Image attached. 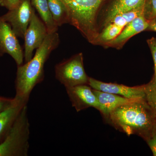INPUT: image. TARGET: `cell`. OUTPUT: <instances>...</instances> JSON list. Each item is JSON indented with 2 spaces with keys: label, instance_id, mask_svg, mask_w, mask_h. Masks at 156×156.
<instances>
[{
  "label": "cell",
  "instance_id": "6da1fadb",
  "mask_svg": "<svg viewBox=\"0 0 156 156\" xmlns=\"http://www.w3.org/2000/svg\"><path fill=\"white\" fill-rule=\"evenodd\" d=\"M105 119L128 136L136 134L146 141L156 130V115L145 98L119 107Z\"/></svg>",
  "mask_w": 156,
  "mask_h": 156
},
{
  "label": "cell",
  "instance_id": "7a4b0ae2",
  "mask_svg": "<svg viewBox=\"0 0 156 156\" xmlns=\"http://www.w3.org/2000/svg\"><path fill=\"white\" fill-rule=\"evenodd\" d=\"M60 43L57 32L49 34L42 45L36 50L30 61L17 66L15 88L16 98L28 103L34 88L44 79V66L52 51Z\"/></svg>",
  "mask_w": 156,
  "mask_h": 156
},
{
  "label": "cell",
  "instance_id": "3957f363",
  "mask_svg": "<svg viewBox=\"0 0 156 156\" xmlns=\"http://www.w3.org/2000/svg\"><path fill=\"white\" fill-rule=\"evenodd\" d=\"M68 9L69 23L80 31L88 41L93 44L98 33V11L105 0H62Z\"/></svg>",
  "mask_w": 156,
  "mask_h": 156
},
{
  "label": "cell",
  "instance_id": "277c9868",
  "mask_svg": "<svg viewBox=\"0 0 156 156\" xmlns=\"http://www.w3.org/2000/svg\"><path fill=\"white\" fill-rule=\"evenodd\" d=\"M25 105L5 139L0 143V156H28L30 123Z\"/></svg>",
  "mask_w": 156,
  "mask_h": 156
},
{
  "label": "cell",
  "instance_id": "5b68a950",
  "mask_svg": "<svg viewBox=\"0 0 156 156\" xmlns=\"http://www.w3.org/2000/svg\"><path fill=\"white\" fill-rule=\"evenodd\" d=\"M55 73L56 80L65 88L84 84L89 85L90 77L85 72L82 53L75 54L56 64Z\"/></svg>",
  "mask_w": 156,
  "mask_h": 156
},
{
  "label": "cell",
  "instance_id": "8992f818",
  "mask_svg": "<svg viewBox=\"0 0 156 156\" xmlns=\"http://www.w3.org/2000/svg\"><path fill=\"white\" fill-rule=\"evenodd\" d=\"M48 29L34 9L30 22L24 35V60L25 62L33 57L34 50L39 48L48 35Z\"/></svg>",
  "mask_w": 156,
  "mask_h": 156
},
{
  "label": "cell",
  "instance_id": "52a82bcc",
  "mask_svg": "<svg viewBox=\"0 0 156 156\" xmlns=\"http://www.w3.org/2000/svg\"><path fill=\"white\" fill-rule=\"evenodd\" d=\"M34 9L31 0H20L16 7L2 17L11 25L17 37L24 38Z\"/></svg>",
  "mask_w": 156,
  "mask_h": 156
},
{
  "label": "cell",
  "instance_id": "ba28073f",
  "mask_svg": "<svg viewBox=\"0 0 156 156\" xmlns=\"http://www.w3.org/2000/svg\"><path fill=\"white\" fill-rule=\"evenodd\" d=\"M10 55L17 66L23 64L24 54L21 46L11 25L0 16V56Z\"/></svg>",
  "mask_w": 156,
  "mask_h": 156
},
{
  "label": "cell",
  "instance_id": "9c48e42d",
  "mask_svg": "<svg viewBox=\"0 0 156 156\" xmlns=\"http://www.w3.org/2000/svg\"><path fill=\"white\" fill-rule=\"evenodd\" d=\"M72 106L77 112L93 107L98 110L99 104L93 89L88 84L66 88Z\"/></svg>",
  "mask_w": 156,
  "mask_h": 156
},
{
  "label": "cell",
  "instance_id": "30bf717a",
  "mask_svg": "<svg viewBox=\"0 0 156 156\" xmlns=\"http://www.w3.org/2000/svg\"><path fill=\"white\" fill-rule=\"evenodd\" d=\"M89 85L95 90L120 95L129 99L145 98L144 85L129 87L122 84L104 83L90 77Z\"/></svg>",
  "mask_w": 156,
  "mask_h": 156
},
{
  "label": "cell",
  "instance_id": "8fae6325",
  "mask_svg": "<svg viewBox=\"0 0 156 156\" xmlns=\"http://www.w3.org/2000/svg\"><path fill=\"white\" fill-rule=\"evenodd\" d=\"M149 21L143 14L136 17L123 28L119 34L114 40L107 43L104 46L106 48H114L120 49L131 38L135 35L146 30Z\"/></svg>",
  "mask_w": 156,
  "mask_h": 156
},
{
  "label": "cell",
  "instance_id": "7c38bea8",
  "mask_svg": "<svg viewBox=\"0 0 156 156\" xmlns=\"http://www.w3.org/2000/svg\"><path fill=\"white\" fill-rule=\"evenodd\" d=\"M27 103L16 98L10 106L0 112V140L5 138L22 109Z\"/></svg>",
  "mask_w": 156,
  "mask_h": 156
},
{
  "label": "cell",
  "instance_id": "4fadbf2b",
  "mask_svg": "<svg viewBox=\"0 0 156 156\" xmlns=\"http://www.w3.org/2000/svg\"><path fill=\"white\" fill-rule=\"evenodd\" d=\"M93 91L97 98L99 104L98 110L100 112L104 119L119 107L139 99H129L120 95L94 89Z\"/></svg>",
  "mask_w": 156,
  "mask_h": 156
},
{
  "label": "cell",
  "instance_id": "5bb4252c",
  "mask_svg": "<svg viewBox=\"0 0 156 156\" xmlns=\"http://www.w3.org/2000/svg\"><path fill=\"white\" fill-rule=\"evenodd\" d=\"M146 0H113L105 12L104 26H105L118 14L144 9Z\"/></svg>",
  "mask_w": 156,
  "mask_h": 156
},
{
  "label": "cell",
  "instance_id": "9a60e30c",
  "mask_svg": "<svg viewBox=\"0 0 156 156\" xmlns=\"http://www.w3.org/2000/svg\"><path fill=\"white\" fill-rule=\"evenodd\" d=\"M32 5L38 13L40 18L46 25L48 34L57 32L56 25L49 8L48 0H31Z\"/></svg>",
  "mask_w": 156,
  "mask_h": 156
},
{
  "label": "cell",
  "instance_id": "2e32d148",
  "mask_svg": "<svg viewBox=\"0 0 156 156\" xmlns=\"http://www.w3.org/2000/svg\"><path fill=\"white\" fill-rule=\"evenodd\" d=\"M48 5L53 19L56 25L61 26L69 23L68 9L62 0H48Z\"/></svg>",
  "mask_w": 156,
  "mask_h": 156
},
{
  "label": "cell",
  "instance_id": "e0dca14e",
  "mask_svg": "<svg viewBox=\"0 0 156 156\" xmlns=\"http://www.w3.org/2000/svg\"><path fill=\"white\" fill-rule=\"evenodd\" d=\"M100 33L98 34L93 44L105 45L107 43L115 38L123 28L112 23H108Z\"/></svg>",
  "mask_w": 156,
  "mask_h": 156
},
{
  "label": "cell",
  "instance_id": "ac0fdd59",
  "mask_svg": "<svg viewBox=\"0 0 156 156\" xmlns=\"http://www.w3.org/2000/svg\"><path fill=\"white\" fill-rule=\"evenodd\" d=\"M143 11L144 9H136L121 13L115 16L108 23H113L123 28L133 20L143 14Z\"/></svg>",
  "mask_w": 156,
  "mask_h": 156
},
{
  "label": "cell",
  "instance_id": "d6986e66",
  "mask_svg": "<svg viewBox=\"0 0 156 156\" xmlns=\"http://www.w3.org/2000/svg\"><path fill=\"white\" fill-rule=\"evenodd\" d=\"M145 99L156 115V81L153 78L148 83L144 85Z\"/></svg>",
  "mask_w": 156,
  "mask_h": 156
},
{
  "label": "cell",
  "instance_id": "ffe728a7",
  "mask_svg": "<svg viewBox=\"0 0 156 156\" xmlns=\"http://www.w3.org/2000/svg\"><path fill=\"white\" fill-rule=\"evenodd\" d=\"M143 15L150 21L156 17V0H146L144 8Z\"/></svg>",
  "mask_w": 156,
  "mask_h": 156
},
{
  "label": "cell",
  "instance_id": "44dd1931",
  "mask_svg": "<svg viewBox=\"0 0 156 156\" xmlns=\"http://www.w3.org/2000/svg\"><path fill=\"white\" fill-rule=\"evenodd\" d=\"M147 43L149 47L151 52L153 58L154 65V74L153 78L156 81V38L152 37L151 38L147 40Z\"/></svg>",
  "mask_w": 156,
  "mask_h": 156
},
{
  "label": "cell",
  "instance_id": "7402d4cb",
  "mask_svg": "<svg viewBox=\"0 0 156 156\" xmlns=\"http://www.w3.org/2000/svg\"><path fill=\"white\" fill-rule=\"evenodd\" d=\"M19 2L20 0H0V6L6 8L9 11L16 7Z\"/></svg>",
  "mask_w": 156,
  "mask_h": 156
},
{
  "label": "cell",
  "instance_id": "603a6c76",
  "mask_svg": "<svg viewBox=\"0 0 156 156\" xmlns=\"http://www.w3.org/2000/svg\"><path fill=\"white\" fill-rule=\"evenodd\" d=\"M146 141L152 152L153 155L156 156V130Z\"/></svg>",
  "mask_w": 156,
  "mask_h": 156
},
{
  "label": "cell",
  "instance_id": "cb8c5ba5",
  "mask_svg": "<svg viewBox=\"0 0 156 156\" xmlns=\"http://www.w3.org/2000/svg\"><path fill=\"white\" fill-rule=\"evenodd\" d=\"M14 98L13 100L4 99L0 98V112L2 111L7 108L14 102Z\"/></svg>",
  "mask_w": 156,
  "mask_h": 156
},
{
  "label": "cell",
  "instance_id": "d4e9b609",
  "mask_svg": "<svg viewBox=\"0 0 156 156\" xmlns=\"http://www.w3.org/2000/svg\"><path fill=\"white\" fill-rule=\"evenodd\" d=\"M146 30L152 31L156 32V17L149 21L148 26Z\"/></svg>",
  "mask_w": 156,
  "mask_h": 156
}]
</instances>
